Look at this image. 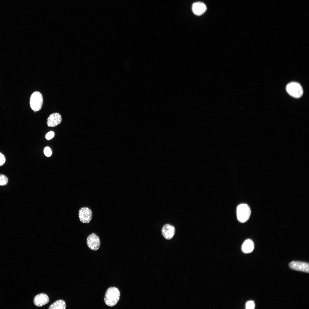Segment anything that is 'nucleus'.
<instances>
[{"label": "nucleus", "instance_id": "nucleus-6", "mask_svg": "<svg viewBox=\"0 0 309 309\" xmlns=\"http://www.w3.org/2000/svg\"><path fill=\"white\" fill-rule=\"evenodd\" d=\"M92 215V210L87 207H82L79 211L80 220L83 223H89L91 220Z\"/></svg>", "mask_w": 309, "mask_h": 309}, {"label": "nucleus", "instance_id": "nucleus-14", "mask_svg": "<svg viewBox=\"0 0 309 309\" xmlns=\"http://www.w3.org/2000/svg\"><path fill=\"white\" fill-rule=\"evenodd\" d=\"M8 182V179L7 177L4 175L0 174V185L3 186L7 184Z\"/></svg>", "mask_w": 309, "mask_h": 309}, {"label": "nucleus", "instance_id": "nucleus-16", "mask_svg": "<svg viewBox=\"0 0 309 309\" xmlns=\"http://www.w3.org/2000/svg\"><path fill=\"white\" fill-rule=\"evenodd\" d=\"M44 152L45 155L47 157L51 156L52 154V150L48 147H45L44 150Z\"/></svg>", "mask_w": 309, "mask_h": 309}, {"label": "nucleus", "instance_id": "nucleus-10", "mask_svg": "<svg viewBox=\"0 0 309 309\" xmlns=\"http://www.w3.org/2000/svg\"><path fill=\"white\" fill-rule=\"evenodd\" d=\"M49 301V298L48 296L43 293L37 295L33 299L34 304L38 307H41L48 303Z\"/></svg>", "mask_w": 309, "mask_h": 309}, {"label": "nucleus", "instance_id": "nucleus-1", "mask_svg": "<svg viewBox=\"0 0 309 309\" xmlns=\"http://www.w3.org/2000/svg\"><path fill=\"white\" fill-rule=\"evenodd\" d=\"M120 293L119 290L115 287H111L107 290L104 301L108 306L113 307L116 305L120 299Z\"/></svg>", "mask_w": 309, "mask_h": 309}, {"label": "nucleus", "instance_id": "nucleus-13", "mask_svg": "<svg viewBox=\"0 0 309 309\" xmlns=\"http://www.w3.org/2000/svg\"><path fill=\"white\" fill-rule=\"evenodd\" d=\"M65 302L62 300H57L52 304L48 308L49 309H65L66 308Z\"/></svg>", "mask_w": 309, "mask_h": 309}, {"label": "nucleus", "instance_id": "nucleus-7", "mask_svg": "<svg viewBox=\"0 0 309 309\" xmlns=\"http://www.w3.org/2000/svg\"><path fill=\"white\" fill-rule=\"evenodd\" d=\"M289 267L292 270L308 273L309 265L307 263L300 261H292L289 264Z\"/></svg>", "mask_w": 309, "mask_h": 309}, {"label": "nucleus", "instance_id": "nucleus-11", "mask_svg": "<svg viewBox=\"0 0 309 309\" xmlns=\"http://www.w3.org/2000/svg\"><path fill=\"white\" fill-rule=\"evenodd\" d=\"M207 10L206 5L203 3L197 2L193 4L192 10L194 13L197 15L203 14Z\"/></svg>", "mask_w": 309, "mask_h": 309}, {"label": "nucleus", "instance_id": "nucleus-2", "mask_svg": "<svg viewBox=\"0 0 309 309\" xmlns=\"http://www.w3.org/2000/svg\"><path fill=\"white\" fill-rule=\"evenodd\" d=\"M251 214L250 209L246 204H241L237 208V215L238 221L243 223L246 222L249 219Z\"/></svg>", "mask_w": 309, "mask_h": 309}, {"label": "nucleus", "instance_id": "nucleus-15", "mask_svg": "<svg viewBox=\"0 0 309 309\" xmlns=\"http://www.w3.org/2000/svg\"><path fill=\"white\" fill-rule=\"evenodd\" d=\"M255 307L254 302L252 301L247 302L246 304V308L247 309H253Z\"/></svg>", "mask_w": 309, "mask_h": 309}, {"label": "nucleus", "instance_id": "nucleus-9", "mask_svg": "<svg viewBox=\"0 0 309 309\" xmlns=\"http://www.w3.org/2000/svg\"><path fill=\"white\" fill-rule=\"evenodd\" d=\"M175 231L174 226L169 224L164 225L162 229L163 236L165 239L168 240L170 239L173 237Z\"/></svg>", "mask_w": 309, "mask_h": 309}, {"label": "nucleus", "instance_id": "nucleus-12", "mask_svg": "<svg viewBox=\"0 0 309 309\" xmlns=\"http://www.w3.org/2000/svg\"><path fill=\"white\" fill-rule=\"evenodd\" d=\"M254 243L253 241L249 239L246 240L242 246V250L245 253H250L254 249Z\"/></svg>", "mask_w": 309, "mask_h": 309}, {"label": "nucleus", "instance_id": "nucleus-4", "mask_svg": "<svg viewBox=\"0 0 309 309\" xmlns=\"http://www.w3.org/2000/svg\"><path fill=\"white\" fill-rule=\"evenodd\" d=\"M286 90L290 95L296 98H300L303 93L301 86L299 83L296 82L288 84L286 86Z\"/></svg>", "mask_w": 309, "mask_h": 309}, {"label": "nucleus", "instance_id": "nucleus-3", "mask_svg": "<svg viewBox=\"0 0 309 309\" xmlns=\"http://www.w3.org/2000/svg\"><path fill=\"white\" fill-rule=\"evenodd\" d=\"M43 102L42 96L39 92H34L30 97V106L31 109L35 112L39 111L41 109Z\"/></svg>", "mask_w": 309, "mask_h": 309}, {"label": "nucleus", "instance_id": "nucleus-5", "mask_svg": "<svg viewBox=\"0 0 309 309\" xmlns=\"http://www.w3.org/2000/svg\"><path fill=\"white\" fill-rule=\"evenodd\" d=\"M86 241L88 247L92 250H97L100 247V241L99 237L95 233L89 235L87 237Z\"/></svg>", "mask_w": 309, "mask_h": 309}, {"label": "nucleus", "instance_id": "nucleus-8", "mask_svg": "<svg viewBox=\"0 0 309 309\" xmlns=\"http://www.w3.org/2000/svg\"><path fill=\"white\" fill-rule=\"evenodd\" d=\"M62 118L60 114L58 113H54L50 114L48 117L47 124L50 127H55L59 124L61 122Z\"/></svg>", "mask_w": 309, "mask_h": 309}, {"label": "nucleus", "instance_id": "nucleus-17", "mask_svg": "<svg viewBox=\"0 0 309 309\" xmlns=\"http://www.w3.org/2000/svg\"><path fill=\"white\" fill-rule=\"evenodd\" d=\"M54 136V133L53 131H50L47 133L45 136L46 139L49 140L52 138Z\"/></svg>", "mask_w": 309, "mask_h": 309}, {"label": "nucleus", "instance_id": "nucleus-18", "mask_svg": "<svg viewBox=\"0 0 309 309\" xmlns=\"http://www.w3.org/2000/svg\"><path fill=\"white\" fill-rule=\"evenodd\" d=\"M5 161V158L4 156L0 152V166L3 165Z\"/></svg>", "mask_w": 309, "mask_h": 309}]
</instances>
